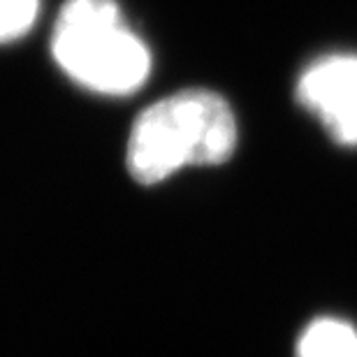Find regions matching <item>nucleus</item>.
<instances>
[{
	"instance_id": "nucleus-1",
	"label": "nucleus",
	"mask_w": 357,
	"mask_h": 357,
	"mask_svg": "<svg viewBox=\"0 0 357 357\" xmlns=\"http://www.w3.org/2000/svg\"><path fill=\"white\" fill-rule=\"evenodd\" d=\"M237 149V119L218 93L178 91L146 107L128 139V169L153 185L185 165H220Z\"/></svg>"
},
{
	"instance_id": "nucleus-2",
	"label": "nucleus",
	"mask_w": 357,
	"mask_h": 357,
	"mask_svg": "<svg viewBox=\"0 0 357 357\" xmlns=\"http://www.w3.org/2000/svg\"><path fill=\"white\" fill-rule=\"evenodd\" d=\"M52 52L70 79L105 96L137 91L151 73L149 47L114 0H68L56 19Z\"/></svg>"
},
{
	"instance_id": "nucleus-3",
	"label": "nucleus",
	"mask_w": 357,
	"mask_h": 357,
	"mask_svg": "<svg viewBox=\"0 0 357 357\" xmlns=\"http://www.w3.org/2000/svg\"><path fill=\"white\" fill-rule=\"evenodd\" d=\"M297 100L334 142L357 146V56L334 54L311 63L297 82Z\"/></svg>"
},
{
	"instance_id": "nucleus-4",
	"label": "nucleus",
	"mask_w": 357,
	"mask_h": 357,
	"mask_svg": "<svg viewBox=\"0 0 357 357\" xmlns=\"http://www.w3.org/2000/svg\"><path fill=\"white\" fill-rule=\"evenodd\" d=\"M299 357H357V332L341 320H316L299 341Z\"/></svg>"
},
{
	"instance_id": "nucleus-5",
	"label": "nucleus",
	"mask_w": 357,
	"mask_h": 357,
	"mask_svg": "<svg viewBox=\"0 0 357 357\" xmlns=\"http://www.w3.org/2000/svg\"><path fill=\"white\" fill-rule=\"evenodd\" d=\"M40 0H0V42L17 40L31 31Z\"/></svg>"
}]
</instances>
